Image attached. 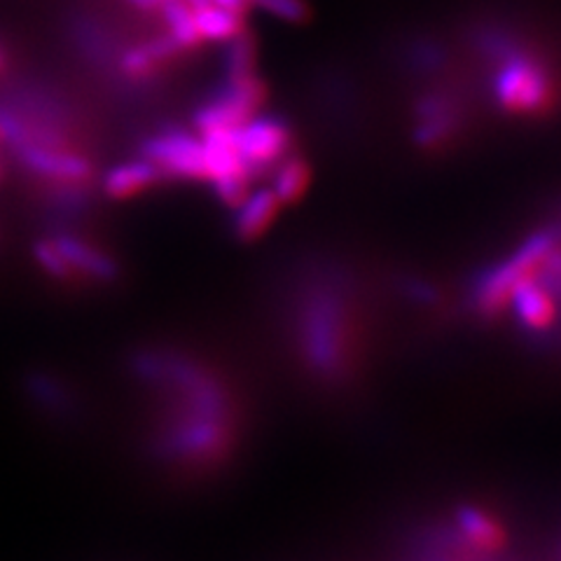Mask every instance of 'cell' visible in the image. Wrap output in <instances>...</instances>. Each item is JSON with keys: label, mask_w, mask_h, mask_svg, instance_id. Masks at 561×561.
Listing matches in <instances>:
<instances>
[{"label": "cell", "mask_w": 561, "mask_h": 561, "mask_svg": "<svg viewBox=\"0 0 561 561\" xmlns=\"http://www.w3.org/2000/svg\"><path fill=\"white\" fill-rule=\"evenodd\" d=\"M561 241L559 227H546L531 237H526L517 249L507 255L499 265L489 267L470 288V305L482 319H496L501 316L515 288L526 278H534L542 262L548 260L554 245Z\"/></svg>", "instance_id": "1"}, {"label": "cell", "mask_w": 561, "mask_h": 561, "mask_svg": "<svg viewBox=\"0 0 561 561\" xmlns=\"http://www.w3.org/2000/svg\"><path fill=\"white\" fill-rule=\"evenodd\" d=\"M24 171L49 187L64 185H92L96 169L94 162L80 148H51L26 144L10 150Z\"/></svg>", "instance_id": "2"}, {"label": "cell", "mask_w": 561, "mask_h": 561, "mask_svg": "<svg viewBox=\"0 0 561 561\" xmlns=\"http://www.w3.org/2000/svg\"><path fill=\"white\" fill-rule=\"evenodd\" d=\"M51 241L57 243V249L78 280H92V284H113V280H117V260L108 251L99 249L96 243L66 230L51 234Z\"/></svg>", "instance_id": "3"}, {"label": "cell", "mask_w": 561, "mask_h": 561, "mask_svg": "<svg viewBox=\"0 0 561 561\" xmlns=\"http://www.w3.org/2000/svg\"><path fill=\"white\" fill-rule=\"evenodd\" d=\"M507 309H513L519 325L526 332H534V335L548 332L559 319L557 295L542 284L538 276L522 280V284L515 288Z\"/></svg>", "instance_id": "4"}, {"label": "cell", "mask_w": 561, "mask_h": 561, "mask_svg": "<svg viewBox=\"0 0 561 561\" xmlns=\"http://www.w3.org/2000/svg\"><path fill=\"white\" fill-rule=\"evenodd\" d=\"M454 529L459 542L472 552L491 554L505 548L507 534L505 526L491 515L484 507L478 505H466L454 517Z\"/></svg>", "instance_id": "5"}, {"label": "cell", "mask_w": 561, "mask_h": 561, "mask_svg": "<svg viewBox=\"0 0 561 561\" xmlns=\"http://www.w3.org/2000/svg\"><path fill=\"white\" fill-rule=\"evenodd\" d=\"M164 175L146 157H136V160L119 162L103 173V195L111 199H131L140 192L162 183Z\"/></svg>", "instance_id": "6"}, {"label": "cell", "mask_w": 561, "mask_h": 561, "mask_svg": "<svg viewBox=\"0 0 561 561\" xmlns=\"http://www.w3.org/2000/svg\"><path fill=\"white\" fill-rule=\"evenodd\" d=\"M278 197L274 190H257L253 195L245 197L237 206V218H234V232L241 241H255L270 230L274 225L278 210H280Z\"/></svg>", "instance_id": "7"}, {"label": "cell", "mask_w": 561, "mask_h": 561, "mask_svg": "<svg viewBox=\"0 0 561 561\" xmlns=\"http://www.w3.org/2000/svg\"><path fill=\"white\" fill-rule=\"evenodd\" d=\"M26 393L35 400V405L51 414H70L76 408L73 393L68 386L45 373H35L26 379Z\"/></svg>", "instance_id": "8"}, {"label": "cell", "mask_w": 561, "mask_h": 561, "mask_svg": "<svg viewBox=\"0 0 561 561\" xmlns=\"http://www.w3.org/2000/svg\"><path fill=\"white\" fill-rule=\"evenodd\" d=\"M33 257L49 278L61 280V284H78L73 270L68 267V262L64 260L61 251L57 249V243L51 241V237L38 239L33 243Z\"/></svg>", "instance_id": "9"}, {"label": "cell", "mask_w": 561, "mask_h": 561, "mask_svg": "<svg viewBox=\"0 0 561 561\" xmlns=\"http://www.w3.org/2000/svg\"><path fill=\"white\" fill-rule=\"evenodd\" d=\"M5 61H8V55H5V49L0 47V73H3V68H5Z\"/></svg>", "instance_id": "10"}]
</instances>
